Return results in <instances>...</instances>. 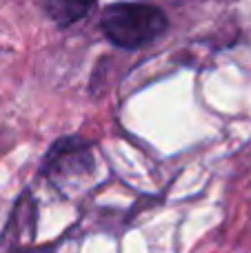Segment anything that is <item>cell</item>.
Returning a JSON list of instances; mask_svg holds the SVG:
<instances>
[{"mask_svg":"<svg viewBox=\"0 0 251 253\" xmlns=\"http://www.w3.org/2000/svg\"><path fill=\"white\" fill-rule=\"evenodd\" d=\"M96 0H53L51 16L60 25H71L76 20H83L93 9Z\"/></svg>","mask_w":251,"mask_h":253,"instance_id":"3957f363","label":"cell"},{"mask_svg":"<svg viewBox=\"0 0 251 253\" xmlns=\"http://www.w3.org/2000/svg\"><path fill=\"white\" fill-rule=\"evenodd\" d=\"M11 253H56L51 247H27V249H16Z\"/></svg>","mask_w":251,"mask_h":253,"instance_id":"277c9868","label":"cell"},{"mask_svg":"<svg viewBox=\"0 0 251 253\" xmlns=\"http://www.w3.org/2000/svg\"><path fill=\"white\" fill-rule=\"evenodd\" d=\"M105 36L120 49H140L167 31L169 20L151 2H114L100 16Z\"/></svg>","mask_w":251,"mask_h":253,"instance_id":"6da1fadb","label":"cell"},{"mask_svg":"<svg viewBox=\"0 0 251 253\" xmlns=\"http://www.w3.org/2000/svg\"><path fill=\"white\" fill-rule=\"evenodd\" d=\"M93 156L91 147L80 138H60L47 151L42 162V173L49 178H71V175L91 173Z\"/></svg>","mask_w":251,"mask_h":253,"instance_id":"7a4b0ae2","label":"cell"}]
</instances>
